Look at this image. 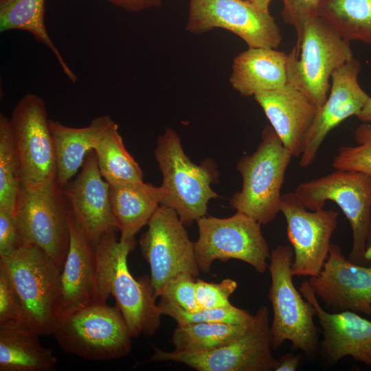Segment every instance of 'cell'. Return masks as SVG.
Returning a JSON list of instances; mask_svg holds the SVG:
<instances>
[{
	"label": "cell",
	"mask_w": 371,
	"mask_h": 371,
	"mask_svg": "<svg viewBox=\"0 0 371 371\" xmlns=\"http://www.w3.org/2000/svg\"><path fill=\"white\" fill-rule=\"evenodd\" d=\"M116 233L104 235L95 246L96 273L91 302L106 303L113 295L132 337L151 336L159 328L162 314L150 278H133L127 258L135 247V240L122 242Z\"/></svg>",
	"instance_id": "6da1fadb"
},
{
	"label": "cell",
	"mask_w": 371,
	"mask_h": 371,
	"mask_svg": "<svg viewBox=\"0 0 371 371\" xmlns=\"http://www.w3.org/2000/svg\"><path fill=\"white\" fill-rule=\"evenodd\" d=\"M21 302L23 329L52 335L56 319L60 270L39 247L22 245L0 256Z\"/></svg>",
	"instance_id": "7a4b0ae2"
},
{
	"label": "cell",
	"mask_w": 371,
	"mask_h": 371,
	"mask_svg": "<svg viewBox=\"0 0 371 371\" xmlns=\"http://www.w3.org/2000/svg\"><path fill=\"white\" fill-rule=\"evenodd\" d=\"M292 158L272 126H266L256 150L237 163L243 186L231 197V207L261 225L273 221L280 212L281 188Z\"/></svg>",
	"instance_id": "3957f363"
},
{
	"label": "cell",
	"mask_w": 371,
	"mask_h": 371,
	"mask_svg": "<svg viewBox=\"0 0 371 371\" xmlns=\"http://www.w3.org/2000/svg\"><path fill=\"white\" fill-rule=\"evenodd\" d=\"M52 335L65 352L90 361L127 356L133 338L117 305L96 302L57 317Z\"/></svg>",
	"instance_id": "277c9868"
},
{
	"label": "cell",
	"mask_w": 371,
	"mask_h": 371,
	"mask_svg": "<svg viewBox=\"0 0 371 371\" xmlns=\"http://www.w3.org/2000/svg\"><path fill=\"white\" fill-rule=\"evenodd\" d=\"M353 57L349 42L320 16H313L306 23L300 44L288 54L287 84L319 109L328 95L332 74Z\"/></svg>",
	"instance_id": "5b68a950"
},
{
	"label": "cell",
	"mask_w": 371,
	"mask_h": 371,
	"mask_svg": "<svg viewBox=\"0 0 371 371\" xmlns=\"http://www.w3.org/2000/svg\"><path fill=\"white\" fill-rule=\"evenodd\" d=\"M154 155L166 192L160 205L175 210L185 226L205 216L209 201L218 197L210 186L217 176L212 164L192 163L177 132L171 128L158 137Z\"/></svg>",
	"instance_id": "8992f818"
},
{
	"label": "cell",
	"mask_w": 371,
	"mask_h": 371,
	"mask_svg": "<svg viewBox=\"0 0 371 371\" xmlns=\"http://www.w3.org/2000/svg\"><path fill=\"white\" fill-rule=\"evenodd\" d=\"M293 250L289 245H278L271 252L268 265L271 279L268 297L273 310L271 324L272 348H279L286 341L294 349L301 350L308 358L318 352L317 330L314 322L316 310L304 300L293 282L291 265Z\"/></svg>",
	"instance_id": "52a82bcc"
},
{
	"label": "cell",
	"mask_w": 371,
	"mask_h": 371,
	"mask_svg": "<svg viewBox=\"0 0 371 371\" xmlns=\"http://www.w3.org/2000/svg\"><path fill=\"white\" fill-rule=\"evenodd\" d=\"M294 193L308 210L323 209L335 203L348 220L352 245L348 257L364 265V254L371 231V175L343 170L300 183Z\"/></svg>",
	"instance_id": "ba28073f"
},
{
	"label": "cell",
	"mask_w": 371,
	"mask_h": 371,
	"mask_svg": "<svg viewBox=\"0 0 371 371\" xmlns=\"http://www.w3.org/2000/svg\"><path fill=\"white\" fill-rule=\"evenodd\" d=\"M272 349L269 312L263 306L254 315L245 333L227 344L199 352L166 351L154 347L148 361H173L198 371H270L278 363Z\"/></svg>",
	"instance_id": "9c48e42d"
},
{
	"label": "cell",
	"mask_w": 371,
	"mask_h": 371,
	"mask_svg": "<svg viewBox=\"0 0 371 371\" xmlns=\"http://www.w3.org/2000/svg\"><path fill=\"white\" fill-rule=\"evenodd\" d=\"M199 238L194 242L198 267L210 271L216 260L234 259L251 265L260 273L268 269L271 252L256 220L240 212L227 218L203 216L196 221Z\"/></svg>",
	"instance_id": "30bf717a"
},
{
	"label": "cell",
	"mask_w": 371,
	"mask_h": 371,
	"mask_svg": "<svg viewBox=\"0 0 371 371\" xmlns=\"http://www.w3.org/2000/svg\"><path fill=\"white\" fill-rule=\"evenodd\" d=\"M69 210L55 181L36 190L21 186L14 211L21 245L39 247L60 271L69 245Z\"/></svg>",
	"instance_id": "8fae6325"
},
{
	"label": "cell",
	"mask_w": 371,
	"mask_h": 371,
	"mask_svg": "<svg viewBox=\"0 0 371 371\" xmlns=\"http://www.w3.org/2000/svg\"><path fill=\"white\" fill-rule=\"evenodd\" d=\"M10 121L22 186L36 190L56 181L54 145L44 100L27 93L14 108Z\"/></svg>",
	"instance_id": "7c38bea8"
},
{
	"label": "cell",
	"mask_w": 371,
	"mask_h": 371,
	"mask_svg": "<svg viewBox=\"0 0 371 371\" xmlns=\"http://www.w3.org/2000/svg\"><path fill=\"white\" fill-rule=\"evenodd\" d=\"M139 243L150 270V282L156 297L165 284L174 276L199 274L194 243L189 238L185 225L177 212L159 205L148 224Z\"/></svg>",
	"instance_id": "4fadbf2b"
},
{
	"label": "cell",
	"mask_w": 371,
	"mask_h": 371,
	"mask_svg": "<svg viewBox=\"0 0 371 371\" xmlns=\"http://www.w3.org/2000/svg\"><path fill=\"white\" fill-rule=\"evenodd\" d=\"M223 28L242 38L248 47L277 49L282 34L269 11L247 0H190L186 31L202 34Z\"/></svg>",
	"instance_id": "5bb4252c"
},
{
	"label": "cell",
	"mask_w": 371,
	"mask_h": 371,
	"mask_svg": "<svg viewBox=\"0 0 371 371\" xmlns=\"http://www.w3.org/2000/svg\"><path fill=\"white\" fill-rule=\"evenodd\" d=\"M280 212L293 250V276H317L328 258L339 213L324 208L308 210L294 192L282 195Z\"/></svg>",
	"instance_id": "9a60e30c"
},
{
	"label": "cell",
	"mask_w": 371,
	"mask_h": 371,
	"mask_svg": "<svg viewBox=\"0 0 371 371\" xmlns=\"http://www.w3.org/2000/svg\"><path fill=\"white\" fill-rule=\"evenodd\" d=\"M308 283L330 312L371 315V267L351 262L339 245L331 244L322 270Z\"/></svg>",
	"instance_id": "2e32d148"
},
{
	"label": "cell",
	"mask_w": 371,
	"mask_h": 371,
	"mask_svg": "<svg viewBox=\"0 0 371 371\" xmlns=\"http://www.w3.org/2000/svg\"><path fill=\"white\" fill-rule=\"evenodd\" d=\"M61 190L94 247L104 235L119 231L111 208L110 185L100 172L93 150L87 155L76 177Z\"/></svg>",
	"instance_id": "e0dca14e"
},
{
	"label": "cell",
	"mask_w": 371,
	"mask_h": 371,
	"mask_svg": "<svg viewBox=\"0 0 371 371\" xmlns=\"http://www.w3.org/2000/svg\"><path fill=\"white\" fill-rule=\"evenodd\" d=\"M361 69V63L353 57L332 74L327 99L318 109L307 135L299 161L301 167L311 166L327 135L347 118L356 116L362 109L368 95L359 83Z\"/></svg>",
	"instance_id": "ac0fdd59"
},
{
	"label": "cell",
	"mask_w": 371,
	"mask_h": 371,
	"mask_svg": "<svg viewBox=\"0 0 371 371\" xmlns=\"http://www.w3.org/2000/svg\"><path fill=\"white\" fill-rule=\"evenodd\" d=\"M300 293L316 310L322 327V357L329 364H336L346 357L371 367V321L356 312H328L322 308L308 281L302 282Z\"/></svg>",
	"instance_id": "d6986e66"
},
{
	"label": "cell",
	"mask_w": 371,
	"mask_h": 371,
	"mask_svg": "<svg viewBox=\"0 0 371 371\" xmlns=\"http://www.w3.org/2000/svg\"><path fill=\"white\" fill-rule=\"evenodd\" d=\"M271 126L293 157H300L318 109L289 84L254 95Z\"/></svg>",
	"instance_id": "ffe728a7"
},
{
	"label": "cell",
	"mask_w": 371,
	"mask_h": 371,
	"mask_svg": "<svg viewBox=\"0 0 371 371\" xmlns=\"http://www.w3.org/2000/svg\"><path fill=\"white\" fill-rule=\"evenodd\" d=\"M69 228V245L60 275L56 317L89 304L94 293L96 273L95 247L76 221L71 208Z\"/></svg>",
	"instance_id": "44dd1931"
},
{
	"label": "cell",
	"mask_w": 371,
	"mask_h": 371,
	"mask_svg": "<svg viewBox=\"0 0 371 371\" xmlns=\"http://www.w3.org/2000/svg\"><path fill=\"white\" fill-rule=\"evenodd\" d=\"M288 54L268 47H248L234 59L229 82L243 96L271 91L287 83Z\"/></svg>",
	"instance_id": "7402d4cb"
},
{
	"label": "cell",
	"mask_w": 371,
	"mask_h": 371,
	"mask_svg": "<svg viewBox=\"0 0 371 371\" xmlns=\"http://www.w3.org/2000/svg\"><path fill=\"white\" fill-rule=\"evenodd\" d=\"M56 163V183L62 189L78 172L88 153L115 122L110 116L94 118L85 127L75 128L49 120Z\"/></svg>",
	"instance_id": "603a6c76"
},
{
	"label": "cell",
	"mask_w": 371,
	"mask_h": 371,
	"mask_svg": "<svg viewBox=\"0 0 371 371\" xmlns=\"http://www.w3.org/2000/svg\"><path fill=\"white\" fill-rule=\"evenodd\" d=\"M164 188L142 181L110 185L112 212L122 242L135 239L161 205Z\"/></svg>",
	"instance_id": "cb8c5ba5"
},
{
	"label": "cell",
	"mask_w": 371,
	"mask_h": 371,
	"mask_svg": "<svg viewBox=\"0 0 371 371\" xmlns=\"http://www.w3.org/2000/svg\"><path fill=\"white\" fill-rule=\"evenodd\" d=\"M57 363L37 335L22 328H0V371H52Z\"/></svg>",
	"instance_id": "d4e9b609"
},
{
	"label": "cell",
	"mask_w": 371,
	"mask_h": 371,
	"mask_svg": "<svg viewBox=\"0 0 371 371\" xmlns=\"http://www.w3.org/2000/svg\"><path fill=\"white\" fill-rule=\"evenodd\" d=\"M45 0H0V32L26 31L55 55L65 74L75 83L76 74L67 66L50 38L44 21Z\"/></svg>",
	"instance_id": "484cf974"
},
{
	"label": "cell",
	"mask_w": 371,
	"mask_h": 371,
	"mask_svg": "<svg viewBox=\"0 0 371 371\" xmlns=\"http://www.w3.org/2000/svg\"><path fill=\"white\" fill-rule=\"evenodd\" d=\"M317 15L345 41L371 44V0H322Z\"/></svg>",
	"instance_id": "4316f807"
},
{
	"label": "cell",
	"mask_w": 371,
	"mask_h": 371,
	"mask_svg": "<svg viewBox=\"0 0 371 371\" xmlns=\"http://www.w3.org/2000/svg\"><path fill=\"white\" fill-rule=\"evenodd\" d=\"M100 172L109 185L143 181L138 163L126 150L114 122L93 148Z\"/></svg>",
	"instance_id": "83f0119b"
},
{
	"label": "cell",
	"mask_w": 371,
	"mask_h": 371,
	"mask_svg": "<svg viewBox=\"0 0 371 371\" xmlns=\"http://www.w3.org/2000/svg\"><path fill=\"white\" fill-rule=\"evenodd\" d=\"M253 317L249 322L243 324L202 322L177 324L172 337L174 350L199 352L227 344L245 333Z\"/></svg>",
	"instance_id": "f1b7e54d"
},
{
	"label": "cell",
	"mask_w": 371,
	"mask_h": 371,
	"mask_svg": "<svg viewBox=\"0 0 371 371\" xmlns=\"http://www.w3.org/2000/svg\"><path fill=\"white\" fill-rule=\"evenodd\" d=\"M20 167L10 121L0 115V209L14 213L21 188Z\"/></svg>",
	"instance_id": "f546056e"
},
{
	"label": "cell",
	"mask_w": 371,
	"mask_h": 371,
	"mask_svg": "<svg viewBox=\"0 0 371 371\" xmlns=\"http://www.w3.org/2000/svg\"><path fill=\"white\" fill-rule=\"evenodd\" d=\"M157 304L162 315L172 317L177 324L202 322L243 324L249 322L254 315L233 305L224 308H201L195 312H190L163 300H160Z\"/></svg>",
	"instance_id": "4dcf8cb0"
},
{
	"label": "cell",
	"mask_w": 371,
	"mask_h": 371,
	"mask_svg": "<svg viewBox=\"0 0 371 371\" xmlns=\"http://www.w3.org/2000/svg\"><path fill=\"white\" fill-rule=\"evenodd\" d=\"M356 146H341L333 159L336 170L371 175V124L363 122L355 129Z\"/></svg>",
	"instance_id": "1f68e13d"
},
{
	"label": "cell",
	"mask_w": 371,
	"mask_h": 371,
	"mask_svg": "<svg viewBox=\"0 0 371 371\" xmlns=\"http://www.w3.org/2000/svg\"><path fill=\"white\" fill-rule=\"evenodd\" d=\"M0 328L23 329L19 298L5 267L0 264Z\"/></svg>",
	"instance_id": "d6a6232c"
},
{
	"label": "cell",
	"mask_w": 371,
	"mask_h": 371,
	"mask_svg": "<svg viewBox=\"0 0 371 371\" xmlns=\"http://www.w3.org/2000/svg\"><path fill=\"white\" fill-rule=\"evenodd\" d=\"M190 273H183L170 279L159 292V297L181 308L195 312L199 310L196 300V280Z\"/></svg>",
	"instance_id": "836d02e7"
},
{
	"label": "cell",
	"mask_w": 371,
	"mask_h": 371,
	"mask_svg": "<svg viewBox=\"0 0 371 371\" xmlns=\"http://www.w3.org/2000/svg\"><path fill=\"white\" fill-rule=\"evenodd\" d=\"M238 284L230 278L219 283L196 280V300L199 308H217L230 306L231 295L236 291Z\"/></svg>",
	"instance_id": "e575fe53"
},
{
	"label": "cell",
	"mask_w": 371,
	"mask_h": 371,
	"mask_svg": "<svg viewBox=\"0 0 371 371\" xmlns=\"http://www.w3.org/2000/svg\"><path fill=\"white\" fill-rule=\"evenodd\" d=\"M283 7L281 16L283 21L295 29L297 45L301 42L307 21L317 15L318 8L322 0H282Z\"/></svg>",
	"instance_id": "d590c367"
},
{
	"label": "cell",
	"mask_w": 371,
	"mask_h": 371,
	"mask_svg": "<svg viewBox=\"0 0 371 371\" xmlns=\"http://www.w3.org/2000/svg\"><path fill=\"white\" fill-rule=\"evenodd\" d=\"M21 246L14 213L0 209V256Z\"/></svg>",
	"instance_id": "8d00e7d4"
},
{
	"label": "cell",
	"mask_w": 371,
	"mask_h": 371,
	"mask_svg": "<svg viewBox=\"0 0 371 371\" xmlns=\"http://www.w3.org/2000/svg\"><path fill=\"white\" fill-rule=\"evenodd\" d=\"M109 3L129 12H139L148 8H157L163 0H106Z\"/></svg>",
	"instance_id": "74e56055"
},
{
	"label": "cell",
	"mask_w": 371,
	"mask_h": 371,
	"mask_svg": "<svg viewBox=\"0 0 371 371\" xmlns=\"http://www.w3.org/2000/svg\"><path fill=\"white\" fill-rule=\"evenodd\" d=\"M301 356L293 355L291 352L282 356L278 361L275 371H294L296 370L301 363Z\"/></svg>",
	"instance_id": "f35d334b"
},
{
	"label": "cell",
	"mask_w": 371,
	"mask_h": 371,
	"mask_svg": "<svg viewBox=\"0 0 371 371\" xmlns=\"http://www.w3.org/2000/svg\"><path fill=\"white\" fill-rule=\"evenodd\" d=\"M356 117L362 122L371 124V97L368 96L362 109Z\"/></svg>",
	"instance_id": "ab89813d"
},
{
	"label": "cell",
	"mask_w": 371,
	"mask_h": 371,
	"mask_svg": "<svg viewBox=\"0 0 371 371\" xmlns=\"http://www.w3.org/2000/svg\"><path fill=\"white\" fill-rule=\"evenodd\" d=\"M364 265L371 267V231L366 241L364 254Z\"/></svg>",
	"instance_id": "60d3db41"
},
{
	"label": "cell",
	"mask_w": 371,
	"mask_h": 371,
	"mask_svg": "<svg viewBox=\"0 0 371 371\" xmlns=\"http://www.w3.org/2000/svg\"><path fill=\"white\" fill-rule=\"evenodd\" d=\"M249 1L253 3L254 4H255L256 5H257L258 7H259L260 8L266 11H269V5L273 0H249Z\"/></svg>",
	"instance_id": "b9f144b4"
},
{
	"label": "cell",
	"mask_w": 371,
	"mask_h": 371,
	"mask_svg": "<svg viewBox=\"0 0 371 371\" xmlns=\"http://www.w3.org/2000/svg\"><path fill=\"white\" fill-rule=\"evenodd\" d=\"M247 1H249V0H247Z\"/></svg>",
	"instance_id": "7bdbcfd3"
}]
</instances>
